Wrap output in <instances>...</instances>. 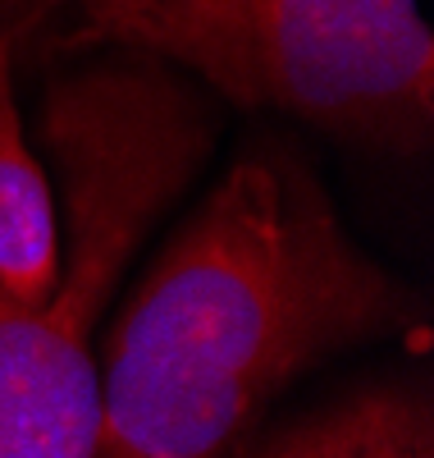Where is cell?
<instances>
[{
	"instance_id": "1",
	"label": "cell",
	"mask_w": 434,
	"mask_h": 458,
	"mask_svg": "<svg viewBox=\"0 0 434 458\" xmlns=\"http://www.w3.org/2000/svg\"><path fill=\"white\" fill-rule=\"evenodd\" d=\"M412 312L311 161L252 147L114 317L92 458H229L293 376L412 326Z\"/></svg>"
},
{
	"instance_id": "2",
	"label": "cell",
	"mask_w": 434,
	"mask_h": 458,
	"mask_svg": "<svg viewBox=\"0 0 434 458\" xmlns=\"http://www.w3.org/2000/svg\"><path fill=\"white\" fill-rule=\"evenodd\" d=\"M60 183V276L46 302L0 289V458H92L96 326L133 252L215 147L211 92L138 47L64 69L42 101Z\"/></svg>"
},
{
	"instance_id": "3",
	"label": "cell",
	"mask_w": 434,
	"mask_h": 458,
	"mask_svg": "<svg viewBox=\"0 0 434 458\" xmlns=\"http://www.w3.org/2000/svg\"><path fill=\"white\" fill-rule=\"evenodd\" d=\"M114 47L362 147L407 157L430 142L434 37L421 0H155Z\"/></svg>"
},
{
	"instance_id": "4",
	"label": "cell",
	"mask_w": 434,
	"mask_h": 458,
	"mask_svg": "<svg viewBox=\"0 0 434 458\" xmlns=\"http://www.w3.org/2000/svg\"><path fill=\"white\" fill-rule=\"evenodd\" d=\"M60 276V211L46 165L28 147L14 101V47L0 37V289L46 302Z\"/></svg>"
},
{
	"instance_id": "5",
	"label": "cell",
	"mask_w": 434,
	"mask_h": 458,
	"mask_svg": "<svg viewBox=\"0 0 434 458\" xmlns=\"http://www.w3.org/2000/svg\"><path fill=\"white\" fill-rule=\"evenodd\" d=\"M256 458H434L430 403L407 390H362L297 422Z\"/></svg>"
},
{
	"instance_id": "6",
	"label": "cell",
	"mask_w": 434,
	"mask_h": 458,
	"mask_svg": "<svg viewBox=\"0 0 434 458\" xmlns=\"http://www.w3.org/2000/svg\"><path fill=\"white\" fill-rule=\"evenodd\" d=\"M73 5L83 14V42L114 47L155 0H73Z\"/></svg>"
},
{
	"instance_id": "7",
	"label": "cell",
	"mask_w": 434,
	"mask_h": 458,
	"mask_svg": "<svg viewBox=\"0 0 434 458\" xmlns=\"http://www.w3.org/2000/svg\"><path fill=\"white\" fill-rule=\"evenodd\" d=\"M51 5L55 0H0V37H10V47L19 51L32 28L51 14Z\"/></svg>"
}]
</instances>
